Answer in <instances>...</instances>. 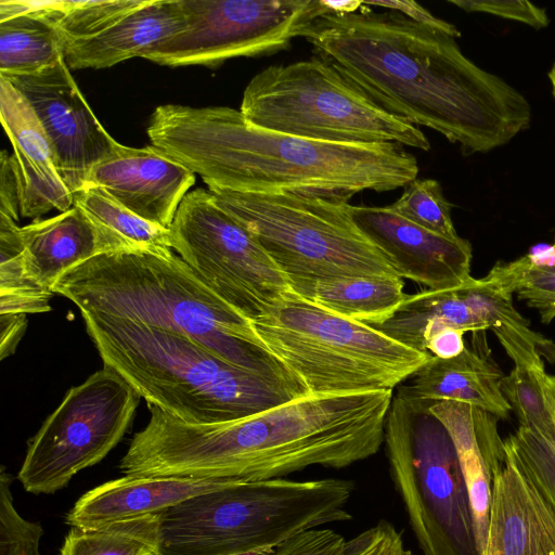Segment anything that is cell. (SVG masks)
Returning <instances> with one entry per match:
<instances>
[{
    "label": "cell",
    "mask_w": 555,
    "mask_h": 555,
    "mask_svg": "<svg viewBox=\"0 0 555 555\" xmlns=\"http://www.w3.org/2000/svg\"><path fill=\"white\" fill-rule=\"evenodd\" d=\"M185 28L143 59L165 66H217L229 59L287 50L332 1L180 0Z\"/></svg>",
    "instance_id": "13"
},
{
    "label": "cell",
    "mask_w": 555,
    "mask_h": 555,
    "mask_svg": "<svg viewBox=\"0 0 555 555\" xmlns=\"http://www.w3.org/2000/svg\"><path fill=\"white\" fill-rule=\"evenodd\" d=\"M218 205L248 230L292 280L399 276L351 218L349 204L294 193L208 186Z\"/></svg>",
    "instance_id": "9"
},
{
    "label": "cell",
    "mask_w": 555,
    "mask_h": 555,
    "mask_svg": "<svg viewBox=\"0 0 555 555\" xmlns=\"http://www.w3.org/2000/svg\"><path fill=\"white\" fill-rule=\"evenodd\" d=\"M404 555H412L409 551H405Z\"/></svg>",
    "instance_id": "45"
},
{
    "label": "cell",
    "mask_w": 555,
    "mask_h": 555,
    "mask_svg": "<svg viewBox=\"0 0 555 555\" xmlns=\"http://www.w3.org/2000/svg\"><path fill=\"white\" fill-rule=\"evenodd\" d=\"M548 78L552 85V92L555 98V63L553 64L551 70L548 72Z\"/></svg>",
    "instance_id": "44"
},
{
    "label": "cell",
    "mask_w": 555,
    "mask_h": 555,
    "mask_svg": "<svg viewBox=\"0 0 555 555\" xmlns=\"http://www.w3.org/2000/svg\"><path fill=\"white\" fill-rule=\"evenodd\" d=\"M240 112L256 127L314 141L430 150L417 126L378 106L318 56L263 68L246 86Z\"/></svg>",
    "instance_id": "8"
},
{
    "label": "cell",
    "mask_w": 555,
    "mask_h": 555,
    "mask_svg": "<svg viewBox=\"0 0 555 555\" xmlns=\"http://www.w3.org/2000/svg\"><path fill=\"white\" fill-rule=\"evenodd\" d=\"M74 206L141 249L171 251L169 229L152 223L117 202L105 190L83 185L73 194Z\"/></svg>",
    "instance_id": "29"
},
{
    "label": "cell",
    "mask_w": 555,
    "mask_h": 555,
    "mask_svg": "<svg viewBox=\"0 0 555 555\" xmlns=\"http://www.w3.org/2000/svg\"><path fill=\"white\" fill-rule=\"evenodd\" d=\"M12 476L0 469V555H40L44 533L38 521L23 518L15 509L11 492Z\"/></svg>",
    "instance_id": "34"
},
{
    "label": "cell",
    "mask_w": 555,
    "mask_h": 555,
    "mask_svg": "<svg viewBox=\"0 0 555 555\" xmlns=\"http://www.w3.org/2000/svg\"><path fill=\"white\" fill-rule=\"evenodd\" d=\"M459 29L377 12L330 13L305 33L327 61L388 113L424 126L464 155L487 153L530 127L529 101L501 77L464 55Z\"/></svg>",
    "instance_id": "1"
},
{
    "label": "cell",
    "mask_w": 555,
    "mask_h": 555,
    "mask_svg": "<svg viewBox=\"0 0 555 555\" xmlns=\"http://www.w3.org/2000/svg\"><path fill=\"white\" fill-rule=\"evenodd\" d=\"M544 385H545V390H546L547 397L550 399V402H551L554 413H555V376L548 375L546 373L545 377H544Z\"/></svg>",
    "instance_id": "42"
},
{
    "label": "cell",
    "mask_w": 555,
    "mask_h": 555,
    "mask_svg": "<svg viewBox=\"0 0 555 555\" xmlns=\"http://www.w3.org/2000/svg\"><path fill=\"white\" fill-rule=\"evenodd\" d=\"M275 548L257 550V551H251V552H247V553H243V554H238V555H273Z\"/></svg>",
    "instance_id": "43"
},
{
    "label": "cell",
    "mask_w": 555,
    "mask_h": 555,
    "mask_svg": "<svg viewBox=\"0 0 555 555\" xmlns=\"http://www.w3.org/2000/svg\"><path fill=\"white\" fill-rule=\"evenodd\" d=\"M53 295L29 275L17 221L0 214V314L48 312Z\"/></svg>",
    "instance_id": "27"
},
{
    "label": "cell",
    "mask_w": 555,
    "mask_h": 555,
    "mask_svg": "<svg viewBox=\"0 0 555 555\" xmlns=\"http://www.w3.org/2000/svg\"><path fill=\"white\" fill-rule=\"evenodd\" d=\"M53 292L74 302L81 314L125 319L185 336L242 370L308 395L261 346L250 321L172 250L96 256L67 272Z\"/></svg>",
    "instance_id": "4"
},
{
    "label": "cell",
    "mask_w": 555,
    "mask_h": 555,
    "mask_svg": "<svg viewBox=\"0 0 555 555\" xmlns=\"http://www.w3.org/2000/svg\"><path fill=\"white\" fill-rule=\"evenodd\" d=\"M400 532L385 519L347 541L345 555H404Z\"/></svg>",
    "instance_id": "36"
},
{
    "label": "cell",
    "mask_w": 555,
    "mask_h": 555,
    "mask_svg": "<svg viewBox=\"0 0 555 555\" xmlns=\"http://www.w3.org/2000/svg\"><path fill=\"white\" fill-rule=\"evenodd\" d=\"M449 3L465 12L487 13L524 23L535 29L550 24L546 11L526 0H449Z\"/></svg>",
    "instance_id": "35"
},
{
    "label": "cell",
    "mask_w": 555,
    "mask_h": 555,
    "mask_svg": "<svg viewBox=\"0 0 555 555\" xmlns=\"http://www.w3.org/2000/svg\"><path fill=\"white\" fill-rule=\"evenodd\" d=\"M141 396L104 365L72 387L29 440L17 479L33 494L65 488L80 470L101 462L129 429Z\"/></svg>",
    "instance_id": "11"
},
{
    "label": "cell",
    "mask_w": 555,
    "mask_h": 555,
    "mask_svg": "<svg viewBox=\"0 0 555 555\" xmlns=\"http://www.w3.org/2000/svg\"><path fill=\"white\" fill-rule=\"evenodd\" d=\"M384 443L423 555H479L467 487L443 425L429 413L414 415L395 395Z\"/></svg>",
    "instance_id": "10"
},
{
    "label": "cell",
    "mask_w": 555,
    "mask_h": 555,
    "mask_svg": "<svg viewBox=\"0 0 555 555\" xmlns=\"http://www.w3.org/2000/svg\"><path fill=\"white\" fill-rule=\"evenodd\" d=\"M504 450L555 512V435L519 426L504 440Z\"/></svg>",
    "instance_id": "31"
},
{
    "label": "cell",
    "mask_w": 555,
    "mask_h": 555,
    "mask_svg": "<svg viewBox=\"0 0 555 555\" xmlns=\"http://www.w3.org/2000/svg\"><path fill=\"white\" fill-rule=\"evenodd\" d=\"M232 483L236 482L189 477L125 475L82 494L67 513L66 524L78 528H95L160 514L190 498Z\"/></svg>",
    "instance_id": "23"
},
{
    "label": "cell",
    "mask_w": 555,
    "mask_h": 555,
    "mask_svg": "<svg viewBox=\"0 0 555 555\" xmlns=\"http://www.w3.org/2000/svg\"><path fill=\"white\" fill-rule=\"evenodd\" d=\"M0 214L18 221L21 217V183L13 154H0Z\"/></svg>",
    "instance_id": "38"
},
{
    "label": "cell",
    "mask_w": 555,
    "mask_h": 555,
    "mask_svg": "<svg viewBox=\"0 0 555 555\" xmlns=\"http://www.w3.org/2000/svg\"><path fill=\"white\" fill-rule=\"evenodd\" d=\"M544 367L515 365L502 380V391L519 426L543 434L555 435V413L547 397Z\"/></svg>",
    "instance_id": "30"
},
{
    "label": "cell",
    "mask_w": 555,
    "mask_h": 555,
    "mask_svg": "<svg viewBox=\"0 0 555 555\" xmlns=\"http://www.w3.org/2000/svg\"><path fill=\"white\" fill-rule=\"evenodd\" d=\"M389 207L409 221L449 238H457L451 204L440 183L434 179H415Z\"/></svg>",
    "instance_id": "32"
},
{
    "label": "cell",
    "mask_w": 555,
    "mask_h": 555,
    "mask_svg": "<svg viewBox=\"0 0 555 555\" xmlns=\"http://www.w3.org/2000/svg\"><path fill=\"white\" fill-rule=\"evenodd\" d=\"M169 231L176 254L249 321L289 289L257 238L208 190L196 189L184 196Z\"/></svg>",
    "instance_id": "12"
},
{
    "label": "cell",
    "mask_w": 555,
    "mask_h": 555,
    "mask_svg": "<svg viewBox=\"0 0 555 555\" xmlns=\"http://www.w3.org/2000/svg\"><path fill=\"white\" fill-rule=\"evenodd\" d=\"M504 374L485 353L465 347L452 358H431L398 388L414 415L441 401H455L506 418L512 411L502 391Z\"/></svg>",
    "instance_id": "21"
},
{
    "label": "cell",
    "mask_w": 555,
    "mask_h": 555,
    "mask_svg": "<svg viewBox=\"0 0 555 555\" xmlns=\"http://www.w3.org/2000/svg\"><path fill=\"white\" fill-rule=\"evenodd\" d=\"M0 353L1 360L13 354L26 327V314H0Z\"/></svg>",
    "instance_id": "40"
},
{
    "label": "cell",
    "mask_w": 555,
    "mask_h": 555,
    "mask_svg": "<svg viewBox=\"0 0 555 555\" xmlns=\"http://www.w3.org/2000/svg\"><path fill=\"white\" fill-rule=\"evenodd\" d=\"M347 479L274 478L236 482L159 514V555H238L275 548L295 535L352 518Z\"/></svg>",
    "instance_id": "6"
},
{
    "label": "cell",
    "mask_w": 555,
    "mask_h": 555,
    "mask_svg": "<svg viewBox=\"0 0 555 555\" xmlns=\"http://www.w3.org/2000/svg\"><path fill=\"white\" fill-rule=\"evenodd\" d=\"M364 3L371 8L377 7L386 9L387 11L398 12L418 23L437 26H447L450 24L441 18L436 17L415 1H364Z\"/></svg>",
    "instance_id": "41"
},
{
    "label": "cell",
    "mask_w": 555,
    "mask_h": 555,
    "mask_svg": "<svg viewBox=\"0 0 555 555\" xmlns=\"http://www.w3.org/2000/svg\"><path fill=\"white\" fill-rule=\"evenodd\" d=\"M20 234L29 275L52 292L67 272L96 256L141 249L77 206L20 227Z\"/></svg>",
    "instance_id": "20"
},
{
    "label": "cell",
    "mask_w": 555,
    "mask_h": 555,
    "mask_svg": "<svg viewBox=\"0 0 555 555\" xmlns=\"http://www.w3.org/2000/svg\"><path fill=\"white\" fill-rule=\"evenodd\" d=\"M486 412L455 401H441L427 410L443 425L455 448L470 500L479 555L488 532L492 488V473L479 441Z\"/></svg>",
    "instance_id": "26"
},
{
    "label": "cell",
    "mask_w": 555,
    "mask_h": 555,
    "mask_svg": "<svg viewBox=\"0 0 555 555\" xmlns=\"http://www.w3.org/2000/svg\"><path fill=\"white\" fill-rule=\"evenodd\" d=\"M56 1L2 0L0 76L37 73L64 59L53 11Z\"/></svg>",
    "instance_id": "24"
},
{
    "label": "cell",
    "mask_w": 555,
    "mask_h": 555,
    "mask_svg": "<svg viewBox=\"0 0 555 555\" xmlns=\"http://www.w3.org/2000/svg\"><path fill=\"white\" fill-rule=\"evenodd\" d=\"M346 539L332 529L315 528L279 545L273 555H345Z\"/></svg>",
    "instance_id": "37"
},
{
    "label": "cell",
    "mask_w": 555,
    "mask_h": 555,
    "mask_svg": "<svg viewBox=\"0 0 555 555\" xmlns=\"http://www.w3.org/2000/svg\"><path fill=\"white\" fill-rule=\"evenodd\" d=\"M289 288L340 317L377 326L404 300L400 276H343L288 281Z\"/></svg>",
    "instance_id": "25"
},
{
    "label": "cell",
    "mask_w": 555,
    "mask_h": 555,
    "mask_svg": "<svg viewBox=\"0 0 555 555\" xmlns=\"http://www.w3.org/2000/svg\"><path fill=\"white\" fill-rule=\"evenodd\" d=\"M159 514L95 528L72 527L60 555H159Z\"/></svg>",
    "instance_id": "28"
},
{
    "label": "cell",
    "mask_w": 555,
    "mask_h": 555,
    "mask_svg": "<svg viewBox=\"0 0 555 555\" xmlns=\"http://www.w3.org/2000/svg\"><path fill=\"white\" fill-rule=\"evenodd\" d=\"M250 324L261 346L308 395L393 390L431 358L291 288Z\"/></svg>",
    "instance_id": "7"
},
{
    "label": "cell",
    "mask_w": 555,
    "mask_h": 555,
    "mask_svg": "<svg viewBox=\"0 0 555 555\" xmlns=\"http://www.w3.org/2000/svg\"><path fill=\"white\" fill-rule=\"evenodd\" d=\"M393 390L306 395L250 416L189 424L153 404L122 456L124 475L249 482L311 466L340 469L384 443Z\"/></svg>",
    "instance_id": "2"
},
{
    "label": "cell",
    "mask_w": 555,
    "mask_h": 555,
    "mask_svg": "<svg viewBox=\"0 0 555 555\" xmlns=\"http://www.w3.org/2000/svg\"><path fill=\"white\" fill-rule=\"evenodd\" d=\"M185 28L180 0H140L98 31L64 42L69 69L107 68L126 60L143 57L151 49Z\"/></svg>",
    "instance_id": "22"
},
{
    "label": "cell",
    "mask_w": 555,
    "mask_h": 555,
    "mask_svg": "<svg viewBox=\"0 0 555 555\" xmlns=\"http://www.w3.org/2000/svg\"><path fill=\"white\" fill-rule=\"evenodd\" d=\"M146 133L153 146L199 175L207 186L232 191L347 203L366 190L406 186L418 173L416 158L400 144L314 141L256 127L227 106L160 105Z\"/></svg>",
    "instance_id": "3"
},
{
    "label": "cell",
    "mask_w": 555,
    "mask_h": 555,
    "mask_svg": "<svg viewBox=\"0 0 555 555\" xmlns=\"http://www.w3.org/2000/svg\"><path fill=\"white\" fill-rule=\"evenodd\" d=\"M495 266L514 294L540 312L543 323L555 318V263H541L526 255Z\"/></svg>",
    "instance_id": "33"
},
{
    "label": "cell",
    "mask_w": 555,
    "mask_h": 555,
    "mask_svg": "<svg viewBox=\"0 0 555 555\" xmlns=\"http://www.w3.org/2000/svg\"><path fill=\"white\" fill-rule=\"evenodd\" d=\"M352 220L386 256L401 279L427 289L460 286L470 275L472 246L462 238L430 232L393 211L389 206H353Z\"/></svg>",
    "instance_id": "16"
},
{
    "label": "cell",
    "mask_w": 555,
    "mask_h": 555,
    "mask_svg": "<svg viewBox=\"0 0 555 555\" xmlns=\"http://www.w3.org/2000/svg\"><path fill=\"white\" fill-rule=\"evenodd\" d=\"M514 292L494 266L482 279L444 289L405 296L395 313L374 326L421 352L426 340L443 328L478 333L491 330L515 365L544 367L555 361V343L531 330L513 304Z\"/></svg>",
    "instance_id": "14"
},
{
    "label": "cell",
    "mask_w": 555,
    "mask_h": 555,
    "mask_svg": "<svg viewBox=\"0 0 555 555\" xmlns=\"http://www.w3.org/2000/svg\"><path fill=\"white\" fill-rule=\"evenodd\" d=\"M492 478L491 506L481 555H555V512L505 452Z\"/></svg>",
    "instance_id": "19"
},
{
    "label": "cell",
    "mask_w": 555,
    "mask_h": 555,
    "mask_svg": "<svg viewBox=\"0 0 555 555\" xmlns=\"http://www.w3.org/2000/svg\"><path fill=\"white\" fill-rule=\"evenodd\" d=\"M554 249H555V241H554V245H553Z\"/></svg>",
    "instance_id": "46"
},
{
    "label": "cell",
    "mask_w": 555,
    "mask_h": 555,
    "mask_svg": "<svg viewBox=\"0 0 555 555\" xmlns=\"http://www.w3.org/2000/svg\"><path fill=\"white\" fill-rule=\"evenodd\" d=\"M194 182L195 173L164 151L117 143L92 168L86 184L105 190L141 218L169 229Z\"/></svg>",
    "instance_id": "17"
},
{
    "label": "cell",
    "mask_w": 555,
    "mask_h": 555,
    "mask_svg": "<svg viewBox=\"0 0 555 555\" xmlns=\"http://www.w3.org/2000/svg\"><path fill=\"white\" fill-rule=\"evenodd\" d=\"M1 77L34 109L53 149L61 178L76 193L118 142L95 117L64 59L37 73Z\"/></svg>",
    "instance_id": "15"
},
{
    "label": "cell",
    "mask_w": 555,
    "mask_h": 555,
    "mask_svg": "<svg viewBox=\"0 0 555 555\" xmlns=\"http://www.w3.org/2000/svg\"><path fill=\"white\" fill-rule=\"evenodd\" d=\"M104 365L189 424L233 421L304 397L242 370L196 341L133 321L81 314Z\"/></svg>",
    "instance_id": "5"
},
{
    "label": "cell",
    "mask_w": 555,
    "mask_h": 555,
    "mask_svg": "<svg viewBox=\"0 0 555 555\" xmlns=\"http://www.w3.org/2000/svg\"><path fill=\"white\" fill-rule=\"evenodd\" d=\"M1 122L12 146L21 183V217L39 219L74 206L73 193L61 178L53 149L26 99L0 76Z\"/></svg>",
    "instance_id": "18"
},
{
    "label": "cell",
    "mask_w": 555,
    "mask_h": 555,
    "mask_svg": "<svg viewBox=\"0 0 555 555\" xmlns=\"http://www.w3.org/2000/svg\"><path fill=\"white\" fill-rule=\"evenodd\" d=\"M463 335L461 331L443 328L426 340L425 349L434 357L442 359L455 357L466 347Z\"/></svg>",
    "instance_id": "39"
}]
</instances>
